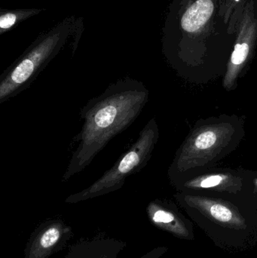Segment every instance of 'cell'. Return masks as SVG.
Segmentation results:
<instances>
[{"label":"cell","instance_id":"cell-1","mask_svg":"<svg viewBox=\"0 0 257 258\" xmlns=\"http://www.w3.org/2000/svg\"><path fill=\"white\" fill-rule=\"evenodd\" d=\"M148 98L149 91L142 82L125 78L89 100L80 112L82 126L74 138L76 148L72 152L62 180L68 181L87 168L112 138L135 121Z\"/></svg>","mask_w":257,"mask_h":258},{"label":"cell","instance_id":"cell-2","mask_svg":"<svg viewBox=\"0 0 257 258\" xmlns=\"http://www.w3.org/2000/svg\"><path fill=\"white\" fill-rule=\"evenodd\" d=\"M158 129L155 119L149 121L142 129L135 142L120 156L108 171L91 186L69 196L65 203L75 204L119 190L129 176L146 166L156 144Z\"/></svg>","mask_w":257,"mask_h":258},{"label":"cell","instance_id":"cell-3","mask_svg":"<svg viewBox=\"0 0 257 258\" xmlns=\"http://www.w3.org/2000/svg\"><path fill=\"white\" fill-rule=\"evenodd\" d=\"M55 49L53 41H45L6 70L0 77V104L30 87Z\"/></svg>","mask_w":257,"mask_h":258},{"label":"cell","instance_id":"cell-4","mask_svg":"<svg viewBox=\"0 0 257 258\" xmlns=\"http://www.w3.org/2000/svg\"><path fill=\"white\" fill-rule=\"evenodd\" d=\"M257 45V0H250L236 29V36L227 64L224 87L230 89L251 59Z\"/></svg>","mask_w":257,"mask_h":258},{"label":"cell","instance_id":"cell-5","mask_svg":"<svg viewBox=\"0 0 257 258\" xmlns=\"http://www.w3.org/2000/svg\"><path fill=\"white\" fill-rule=\"evenodd\" d=\"M72 237V227L63 220H47L32 233L24 250V258H49L63 250Z\"/></svg>","mask_w":257,"mask_h":258},{"label":"cell","instance_id":"cell-6","mask_svg":"<svg viewBox=\"0 0 257 258\" xmlns=\"http://www.w3.org/2000/svg\"><path fill=\"white\" fill-rule=\"evenodd\" d=\"M127 243L120 239L98 236L80 239L69 247L63 258H118ZM155 251L140 258H154Z\"/></svg>","mask_w":257,"mask_h":258},{"label":"cell","instance_id":"cell-7","mask_svg":"<svg viewBox=\"0 0 257 258\" xmlns=\"http://www.w3.org/2000/svg\"><path fill=\"white\" fill-rule=\"evenodd\" d=\"M250 0H222L220 14L229 26V33L236 34L237 26Z\"/></svg>","mask_w":257,"mask_h":258},{"label":"cell","instance_id":"cell-8","mask_svg":"<svg viewBox=\"0 0 257 258\" xmlns=\"http://www.w3.org/2000/svg\"><path fill=\"white\" fill-rule=\"evenodd\" d=\"M217 141V134L214 130H205L198 135L195 140V148L199 150H208L215 145Z\"/></svg>","mask_w":257,"mask_h":258},{"label":"cell","instance_id":"cell-9","mask_svg":"<svg viewBox=\"0 0 257 258\" xmlns=\"http://www.w3.org/2000/svg\"><path fill=\"white\" fill-rule=\"evenodd\" d=\"M210 212L215 219L221 222H228L232 218V212L223 205H213L210 209Z\"/></svg>","mask_w":257,"mask_h":258},{"label":"cell","instance_id":"cell-10","mask_svg":"<svg viewBox=\"0 0 257 258\" xmlns=\"http://www.w3.org/2000/svg\"><path fill=\"white\" fill-rule=\"evenodd\" d=\"M222 180H223V177L220 175L211 176L201 182V186L204 188L213 187L221 183Z\"/></svg>","mask_w":257,"mask_h":258},{"label":"cell","instance_id":"cell-11","mask_svg":"<svg viewBox=\"0 0 257 258\" xmlns=\"http://www.w3.org/2000/svg\"><path fill=\"white\" fill-rule=\"evenodd\" d=\"M16 21V16L14 14H6L0 18V27L3 29H9L14 25Z\"/></svg>","mask_w":257,"mask_h":258}]
</instances>
